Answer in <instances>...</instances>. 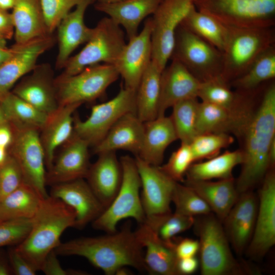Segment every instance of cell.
I'll list each match as a JSON object with an SVG mask.
<instances>
[{
  "instance_id": "8fae6325",
  "label": "cell",
  "mask_w": 275,
  "mask_h": 275,
  "mask_svg": "<svg viewBox=\"0 0 275 275\" xmlns=\"http://www.w3.org/2000/svg\"><path fill=\"white\" fill-rule=\"evenodd\" d=\"M195 0H161L151 17L152 62L162 72L170 60L177 30Z\"/></svg>"
},
{
  "instance_id": "836d02e7",
  "label": "cell",
  "mask_w": 275,
  "mask_h": 275,
  "mask_svg": "<svg viewBox=\"0 0 275 275\" xmlns=\"http://www.w3.org/2000/svg\"><path fill=\"white\" fill-rule=\"evenodd\" d=\"M42 198L30 185L23 182L0 201V223L17 219H32Z\"/></svg>"
},
{
  "instance_id": "603a6c76",
  "label": "cell",
  "mask_w": 275,
  "mask_h": 275,
  "mask_svg": "<svg viewBox=\"0 0 275 275\" xmlns=\"http://www.w3.org/2000/svg\"><path fill=\"white\" fill-rule=\"evenodd\" d=\"M170 60L161 73L158 116L181 101L198 98L201 83L180 62Z\"/></svg>"
},
{
  "instance_id": "681fc988",
  "label": "cell",
  "mask_w": 275,
  "mask_h": 275,
  "mask_svg": "<svg viewBox=\"0 0 275 275\" xmlns=\"http://www.w3.org/2000/svg\"><path fill=\"white\" fill-rule=\"evenodd\" d=\"M54 250L45 258L40 271L46 275H77L86 274L84 271L74 269H65L61 266Z\"/></svg>"
},
{
  "instance_id": "4fadbf2b",
  "label": "cell",
  "mask_w": 275,
  "mask_h": 275,
  "mask_svg": "<svg viewBox=\"0 0 275 275\" xmlns=\"http://www.w3.org/2000/svg\"><path fill=\"white\" fill-rule=\"evenodd\" d=\"M140 177L141 199L145 221L156 229L161 221L172 212L170 205L177 182L167 176L159 166L151 165L135 157Z\"/></svg>"
},
{
  "instance_id": "7402d4cb",
  "label": "cell",
  "mask_w": 275,
  "mask_h": 275,
  "mask_svg": "<svg viewBox=\"0 0 275 275\" xmlns=\"http://www.w3.org/2000/svg\"><path fill=\"white\" fill-rule=\"evenodd\" d=\"M89 146L87 142L73 133L46 172V185L52 186L85 178L91 165Z\"/></svg>"
},
{
  "instance_id": "44dd1931",
  "label": "cell",
  "mask_w": 275,
  "mask_h": 275,
  "mask_svg": "<svg viewBox=\"0 0 275 275\" xmlns=\"http://www.w3.org/2000/svg\"><path fill=\"white\" fill-rule=\"evenodd\" d=\"M49 195L60 199L74 210V228L77 229L92 223L105 209L84 178L52 185Z\"/></svg>"
},
{
  "instance_id": "cb8c5ba5",
  "label": "cell",
  "mask_w": 275,
  "mask_h": 275,
  "mask_svg": "<svg viewBox=\"0 0 275 275\" xmlns=\"http://www.w3.org/2000/svg\"><path fill=\"white\" fill-rule=\"evenodd\" d=\"M135 231L143 248L146 249L144 259L147 272L154 274L179 275L175 238L172 241L162 239L156 230L145 222L140 224Z\"/></svg>"
},
{
  "instance_id": "e575fe53",
  "label": "cell",
  "mask_w": 275,
  "mask_h": 275,
  "mask_svg": "<svg viewBox=\"0 0 275 275\" xmlns=\"http://www.w3.org/2000/svg\"><path fill=\"white\" fill-rule=\"evenodd\" d=\"M241 150L226 151L207 161L193 163L188 169L184 180H210L233 177L234 168L242 162Z\"/></svg>"
},
{
  "instance_id": "f5cc1de1",
  "label": "cell",
  "mask_w": 275,
  "mask_h": 275,
  "mask_svg": "<svg viewBox=\"0 0 275 275\" xmlns=\"http://www.w3.org/2000/svg\"><path fill=\"white\" fill-rule=\"evenodd\" d=\"M199 262L194 257L178 259L177 269L179 274H189L194 273L198 268Z\"/></svg>"
},
{
  "instance_id": "8992f818",
  "label": "cell",
  "mask_w": 275,
  "mask_h": 275,
  "mask_svg": "<svg viewBox=\"0 0 275 275\" xmlns=\"http://www.w3.org/2000/svg\"><path fill=\"white\" fill-rule=\"evenodd\" d=\"M120 161L122 179L119 191L111 204L92 223L94 229L106 233L116 232L117 224L125 218H132L139 225L145 221L140 195L141 182L135 158L125 155Z\"/></svg>"
},
{
  "instance_id": "91938a15",
  "label": "cell",
  "mask_w": 275,
  "mask_h": 275,
  "mask_svg": "<svg viewBox=\"0 0 275 275\" xmlns=\"http://www.w3.org/2000/svg\"><path fill=\"white\" fill-rule=\"evenodd\" d=\"M7 120L5 118V115L4 114L1 103H0V125L3 123L6 122Z\"/></svg>"
},
{
  "instance_id": "484cf974",
  "label": "cell",
  "mask_w": 275,
  "mask_h": 275,
  "mask_svg": "<svg viewBox=\"0 0 275 275\" xmlns=\"http://www.w3.org/2000/svg\"><path fill=\"white\" fill-rule=\"evenodd\" d=\"M95 0H84L70 12L60 22L57 29L58 52L56 67L62 69L80 45L86 43L90 38L93 28L85 22V14L87 8Z\"/></svg>"
},
{
  "instance_id": "2e32d148",
  "label": "cell",
  "mask_w": 275,
  "mask_h": 275,
  "mask_svg": "<svg viewBox=\"0 0 275 275\" xmlns=\"http://www.w3.org/2000/svg\"><path fill=\"white\" fill-rule=\"evenodd\" d=\"M253 234L246 249L248 256L260 260L275 244V173L269 170L262 181Z\"/></svg>"
},
{
  "instance_id": "f35d334b",
  "label": "cell",
  "mask_w": 275,
  "mask_h": 275,
  "mask_svg": "<svg viewBox=\"0 0 275 275\" xmlns=\"http://www.w3.org/2000/svg\"><path fill=\"white\" fill-rule=\"evenodd\" d=\"M249 91H233L221 77L201 82L198 98L202 101L226 108H235L246 99Z\"/></svg>"
},
{
  "instance_id": "c3c4849f",
  "label": "cell",
  "mask_w": 275,
  "mask_h": 275,
  "mask_svg": "<svg viewBox=\"0 0 275 275\" xmlns=\"http://www.w3.org/2000/svg\"><path fill=\"white\" fill-rule=\"evenodd\" d=\"M8 257L13 274L35 275L37 270L17 251L15 246L7 250Z\"/></svg>"
},
{
  "instance_id": "7a4b0ae2",
  "label": "cell",
  "mask_w": 275,
  "mask_h": 275,
  "mask_svg": "<svg viewBox=\"0 0 275 275\" xmlns=\"http://www.w3.org/2000/svg\"><path fill=\"white\" fill-rule=\"evenodd\" d=\"M241 138L243 159L241 172L235 181L239 195L253 190L269 170L268 154L275 139V85L272 82L262 92Z\"/></svg>"
},
{
  "instance_id": "d4e9b609",
  "label": "cell",
  "mask_w": 275,
  "mask_h": 275,
  "mask_svg": "<svg viewBox=\"0 0 275 275\" xmlns=\"http://www.w3.org/2000/svg\"><path fill=\"white\" fill-rule=\"evenodd\" d=\"M98 155L97 160L90 165L85 178L105 209L119 191L122 182V170L116 151L105 152Z\"/></svg>"
},
{
  "instance_id": "d590c367",
  "label": "cell",
  "mask_w": 275,
  "mask_h": 275,
  "mask_svg": "<svg viewBox=\"0 0 275 275\" xmlns=\"http://www.w3.org/2000/svg\"><path fill=\"white\" fill-rule=\"evenodd\" d=\"M0 103L7 121L13 128L40 131L48 116L11 91L0 99Z\"/></svg>"
},
{
  "instance_id": "8d00e7d4",
  "label": "cell",
  "mask_w": 275,
  "mask_h": 275,
  "mask_svg": "<svg viewBox=\"0 0 275 275\" xmlns=\"http://www.w3.org/2000/svg\"><path fill=\"white\" fill-rule=\"evenodd\" d=\"M222 52L229 36V28L213 16L195 7L180 24Z\"/></svg>"
},
{
  "instance_id": "7dc6e473",
  "label": "cell",
  "mask_w": 275,
  "mask_h": 275,
  "mask_svg": "<svg viewBox=\"0 0 275 275\" xmlns=\"http://www.w3.org/2000/svg\"><path fill=\"white\" fill-rule=\"evenodd\" d=\"M23 182L18 164L8 153L6 160L0 166V201L18 188Z\"/></svg>"
},
{
  "instance_id": "ffe728a7",
  "label": "cell",
  "mask_w": 275,
  "mask_h": 275,
  "mask_svg": "<svg viewBox=\"0 0 275 275\" xmlns=\"http://www.w3.org/2000/svg\"><path fill=\"white\" fill-rule=\"evenodd\" d=\"M258 207V197L249 190L238 199L222 222L230 245L239 255L245 252L252 237Z\"/></svg>"
},
{
  "instance_id": "1f68e13d",
  "label": "cell",
  "mask_w": 275,
  "mask_h": 275,
  "mask_svg": "<svg viewBox=\"0 0 275 275\" xmlns=\"http://www.w3.org/2000/svg\"><path fill=\"white\" fill-rule=\"evenodd\" d=\"M15 43H22L50 34L39 0H16L11 13Z\"/></svg>"
},
{
  "instance_id": "6f0895ef",
  "label": "cell",
  "mask_w": 275,
  "mask_h": 275,
  "mask_svg": "<svg viewBox=\"0 0 275 275\" xmlns=\"http://www.w3.org/2000/svg\"><path fill=\"white\" fill-rule=\"evenodd\" d=\"M16 1V0H0V9L6 11L12 9Z\"/></svg>"
},
{
  "instance_id": "9a60e30c",
  "label": "cell",
  "mask_w": 275,
  "mask_h": 275,
  "mask_svg": "<svg viewBox=\"0 0 275 275\" xmlns=\"http://www.w3.org/2000/svg\"><path fill=\"white\" fill-rule=\"evenodd\" d=\"M259 89L250 92L239 106L226 108L205 102H199L197 135L207 133L233 134L241 139L255 109Z\"/></svg>"
},
{
  "instance_id": "d6a6232c",
  "label": "cell",
  "mask_w": 275,
  "mask_h": 275,
  "mask_svg": "<svg viewBox=\"0 0 275 275\" xmlns=\"http://www.w3.org/2000/svg\"><path fill=\"white\" fill-rule=\"evenodd\" d=\"M162 71L152 62L135 91V112L143 122L158 116Z\"/></svg>"
},
{
  "instance_id": "680465c9",
  "label": "cell",
  "mask_w": 275,
  "mask_h": 275,
  "mask_svg": "<svg viewBox=\"0 0 275 275\" xmlns=\"http://www.w3.org/2000/svg\"><path fill=\"white\" fill-rule=\"evenodd\" d=\"M8 155V149L0 145V166L4 163Z\"/></svg>"
},
{
  "instance_id": "d6986e66",
  "label": "cell",
  "mask_w": 275,
  "mask_h": 275,
  "mask_svg": "<svg viewBox=\"0 0 275 275\" xmlns=\"http://www.w3.org/2000/svg\"><path fill=\"white\" fill-rule=\"evenodd\" d=\"M55 80L53 70L49 64H37L18 81L11 92L49 115L59 106Z\"/></svg>"
},
{
  "instance_id": "db71d44e",
  "label": "cell",
  "mask_w": 275,
  "mask_h": 275,
  "mask_svg": "<svg viewBox=\"0 0 275 275\" xmlns=\"http://www.w3.org/2000/svg\"><path fill=\"white\" fill-rule=\"evenodd\" d=\"M14 136L13 129L11 125L5 122L0 125V145L7 149L12 143Z\"/></svg>"
},
{
  "instance_id": "ba28073f",
  "label": "cell",
  "mask_w": 275,
  "mask_h": 275,
  "mask_svg": "<svg viewBox=\"0 0 275 275\" xmlns=\"http://www.w3.org/2000/svg\"><path fill=\"white\" fill-rule=\"evenodd\" d=\"M195 8L228 26L274 27L275 0H195Z\"/></svg>"
},
{
  "instance_id": "6da1fadb",
  "label": "cell",
  "mask_w": 275,
  "mask_h": 275,
  "mask_svg": "<svg viewBox=\"0 0 275 275\" xmlns=\"http://www.w3.org/2000/svg\"><path fill=\"white\" fill-rule=\"evenodd\" d=\"M143 249L129 222L115 233L61 242L54 251L58 256L85 258L105 274L113 275L120 268L127 266L147 272Z\"/></svg>"
},
{
  "instance_id": "816d5d0a",
  "label": "cell",
  "mask_w": 275,
  "mask_h": 275,
  "mask_svg": "<svg viewBox=\"0 0 275 275\" xmlns=\"http://www.w3.org/2000/svg\"><path fill=\"white\" fill-rule=\"evenodd\" d=\"M14 34V28L11 13L0 9V38L6 40L11 39Z\"/></svg>"
},
{
  "instance_id": "ab89813d",
  "label": "cell",
  "mask_w": 275,
  "mask_h": 275,
  "mask_svg": "<svg viewBox=\"0 0 275 275\" xmlns=\"http://www.w3.org/2000/svg\"><path fill=\"white\" fill-rule=\"evenodd\" d=\"M199 102L198 98L181 101L172 107L170 116L178 140L181 143L189 144L197 135V123Z\"/></svg>"
},
{
  "instance_id": "f1b7e54d",
  "label": "cell",
  "mask_w": 275,
  "mask_h": 275,
  "mask_svg": "<svg viewBox=\"0 0 275 275\" xmlns=\"http://www.w3.org/2000/svg\"><path fill=\"white\" fill-rule=\"evenodd\" d=\"M161 0H122L115 2H98L96 9L108 15L122 27L128 39L138 34L141 22L155 11Z\"/></svg>"
},
{
  "instance_id": "5bb4252c",
  "label": "cell",
  "mask_w": 275,
  "mask_h": 275,
  "mask_svg": "<svg viewBox=\"0 0 275 275\" xmlns=\"http://www.w3.org/2000/svg\"><path fill=\"white\" fill-rule=\"evenodd\" d=\"M12 128L14 136L8 153L18 164L24 182L45 198L49 195L46 189L45 155L40 131L32 128Z\"/></svg>"
},
{
  "instance_id": "f6af8a7d",
  "label": "cell",
  "mask_w": 275,
  "mask_h": 275,
  "mask_svg": "<svg viewBox=\"0 0 275 275\" xmlns=\"http://www.w3.org/2000/svg\"><path fill=\"white\" fill-rule=\"evenodd\" d=\"M195 221V217L185 215L175 211L164 217L154 230L162 239L172 241L177 235L193 226Z\"/></svg>"
},
{
  "instance_id": "ac0fdd59",
  "label": "cell",
  "mask_w": 275,
  "mask_h": 275,
  "mask_svg": "<svg viewBox=\"0 0 275 275\" xmlns=\"http://www.w3.org/2000/svg\"><path fill=\"white\" fill-rule=\"evenodd\" d=\"M56 40L49 34L12 46V55L0 66V99L35 67L40 56L52 47Z\"/></svg>"
},
{
  "instance_id": "277c9868",
  "label": "cell",
  "mask_w": 275,
  "mask_h": 275,
  "mask_svg": "<svg viewBox=\"0 0 275 275\" xmlns=\"http://www.w3.org/2000/svg\"><path fill=\"white\" fill-rule=\"evenodd\" d=\"M194 227L199 237V252L203 275H245L258 269L233 255L222 222L212 212L198 216Z\"/></svg>"
},
{
  "instance_id": "f546056e",
  "label": "cell",
  "mask_w": 275,
  "mask_h": 275,
  "mask_svg": "<svg viewBox=\"0 0 275 275\" xmlns=\"http://www.w3.org/2000/svg\"><path fill=\"white\" fill-rule=\"evenodd\" d=\"M178 140L170 117L164 115L144 123V135L139 155L145 162L154 166H161L167 147Z\"/></svg>"
},
{
  "instance_id": "74e56055",
  "label": "cell",
  "mask_w": 275,
  "mask_h": 275,
  "mask_svg": "<svg viewBox=\"0 0 275 275\" xmlns=\"http://www.w3.org/2000/svg\"><path fill=\"white\" fill-rule=\"evenodd\" d=\"M275 77V45L260 54L247 71L231 82L236 90L251 91Z\"/></svg>"
},
{
  "instance_id": "bcb514c9",
  "label": "cell",
  "mask_w": 275,
  "mask_h": 275,
  "mask_svg": "<svg viewBox=\"0 0 275 275\" xmlns=\"http://www.w3.org/2000/svg\"><path fill=\"white\" fill-rule=\"evenodd\" d=\"M32 226V219H17L0 223V248L16 246L26 237Z\"/></svg>"
},
{
  "instance_id": "7c38bea8",
  "label": "cell",
  "mask_w": 275,
  "mask_h": 275,
  "mask_svg": "<svg viewBox=\"0 0 275 275\" xmlns=\"http://www.w3.org/2000/svg\"><path fill=\"white\" fill-rule=\"evenodd\" d=\"M135 112V91L122 86L111 100L92 107L85 120L74 115L73 133L94 147L105 137L112 127L124 115Z\"/></svg>"
},
{
  "instance_id": "94428289",
  "label": "cell",
  "mask_w": 275,
  "mask_h": 275,
  "mask_svg": "<svg viewBox=\"0 0 275 275\" xmlns=\"http://www.w3.org/2000/svg\"><path fill=\"white\" fill-rule=\"evenodd\" d=\"M119 1H122V0H98V2H104V3H111V2H117Z\"/></svg>"
},
{
  "instance_id": "52a82bcc",
  "label": "cell",
  "mask_w": 275,
  "mask_h": 275,
  "mask_svg": "<svg viewBox=\"0 0 275 275\" xmlns=\"http://www.w3.org/2000/svg\"><path fill=\"white\" fill-rule=\"evenodd\" d=\"M126 44L121 27L108 17L100 20L93 28L85 46L65 64L61 76H70L98 64L114 65Z\"/></svg>"
},
{
  "instance_id": "e0dca14e",
  "label": "cell",
  "mask_w": 275,
  "mask_h": 275,
  "mask_svg": "<svg viewBox=\"0 0 275 275\" xmlns=\"http://www.w3.org/2000/svg\"><path fill=\"white\" fill-rule=\"evenodd\" d=\"M151 18L146 20L142 31L126 43L114 66L126 88L136 90L144 72L152 61Z\"/></svg>"
},
{
  "instance_id": "b9f144b4",
  "label": "cell",
  "mask_w": 275,
  "mask_h": 275,
  "mask_svg": "<svg viewBox=\"0 0 275 275\" xmlns=\"http://www.w3.org/2000/svg\"><path fill=\"white\" fill-rule=\"evenodd\" d=\"M233 137L225 133H207L196 135L189 143L194 161L211 158L234 142Z\"/></svg>"
},
{
  "instance_id": "5b68a950",
  "label": "cell",
  "mask_w": 275,
  "mask_h": 275,
  "mask_svg": "<svg viewBox=\"0 0 275 275\" xmlns=\"http://www.w3.org/2000/svg\"><path fill=\"white\" fill-rule=\"evenodd\" d=\"M228 28L221 77L230 85L244 73L260 54L275 45V31L274 27Z\"/></svg>"
},
{
  "instance_id": "f907efd6",
  "label": "cell",
  "mask_w": 275,
  "mask_h": 275,
  "mask_svg": "<svg viewBox=\"0 0 275 275\" xmlns=\"http://www.w3.org/2000/svg\"><path fill=\"white\" fill-rule=\"evenodd\" d=\"M175 251L178 259L194 257L198 253V240L185 238L175 241Z\"/></svg>"
},
{
  "instance_id": "60d3db41",
  "label": "cell",
  "mask_w": 275,
  "mask_h": 275,
  "mask_svg": "<svg viewBox=\"0 0 275 275\" xmlns=\"http://www.w3.org/2000/svg\"><path fill=\"white\" fill-rule=\"evenodd\" d=\"M172 202L175 207V212L187 216L206 215L212 212L209 206L202 198L188 186L176 182Z\"/></svg>"
},
{
  "instance_id": "9c48e42d",
  "label": "cell",
  "mask_w": 275,
  "mask_h": 275,
  "mask_svg": "<svg viewBox=\"0 0 275 275\" xmlns=\"http://www.w3.org/2000/svg\"><path fill=\"white\" fill-rule=\"evenodd\" d=\"M119 76L113 65L104 63L89 66L74 75H60L55 80L59 104H82L92 101L101 96Z\"/></svg>"
},
{
  "instance_id": "4dcf8cb0",
  "label": "cell",
  "mask_w": 275,
  "mask_h": 275,
  "mask_svg": "<svg viewBox=\"0 0 275 275\" xmlns=\"http://www.w3.org/2000/svg\"><path fill=\"white\" fill-rule=\"evenodd\" d=\"M183 183L202 198L222 222L239 196L233 177L217 181L184 180Z\"/></svg>"
},
{
  "instance_id": "30bf717a",
  "label": "cell",
  "mask_w": 275,
  "mask_h": 275,
  "mask_svg": "<svg viewBox=\"0 0 275 275\" xmlns=\"http://www.w3.org/2000/svg\"><path fill=\"white\" fill-rule=\"evenodd\" d=\"M180 62L201 82L221 76L223 52L181 25L171 59Z\"/></svg>"
},
{
  "instance_id": "7bdbcfd3",
  "label": "cell",
  "mask_w": 275,
  "mask_h": 275,
  "mask_svg": "<svg viewBox=\"0 0 275 275\" xmlns=\"http://www.w3.org/2000/svg\"><path fill=\"white\" fill-rule=\"evenodd\" d=\"M195 162L189 144L181 143L180 146L171 155L168 161L160 169L177 182H183L186 173Z\"/></svg>"
},
{
  "instance_id": "3957f363",
  "label": "cell",
  "mask_w": 275,
  "mask_h": 275,
  "mask_svg": "<svg viewBox=\"0 0 275 275\" xmlns=\"http://www.w3.org/2000/svg\"><path fill=\"white\" fill-rule=\"evenodd\" d=\"M74 210L60 199L48 196L44 198L25 238L15 246L17 251L37 270H40L46 256L61 243L62 234L74 227Z\"/></svg>"
},
{
  "instance_id": "9f6ffc18",
  "label": "cell",
  "mask_w": 275,
  "mask_h": 275,
  "mask_svg": "<svg viewBox=\"0 0 275 275\" xmlns=\"http://www.w3.org/2000/svg\"><path fill=\"white\" fill-rule=\"evenodd\" d=\"M13 51V47H8L6 40L0 38V66L12 55Z\"/></svg>"
},
{
  "instance_id": "11a10c76",
  "label": "cell",
  "mask_w": 275,
  "mask_h": 275,
  "mask_svg": "<svg viewBox=\"0 0 275 275\" xmlns=\"http://www.w3.org/2000/svg\"><path fill=\"white\" fill-rule=\"evenodd\" d=\"M13 274L9 263L7 251L0 248V275Z\"/></svg>"
},
{
  "instance_id": "83f0119b",
  "label": "cell",
  "mask_w": 275,
  "mask_h": 275,
  "mask_svg": "<svg viewBox=\"0 0 275 275\" xmlns=\"http://www.w3.org/2000/svg\"><path fill=\"white\" fill-rule=\"evenodd\" d=\"M81 104L59 105L48 115L40 130V138L45 155L47 170L52 165L58 147L66 143L73 135L74 113Z\"/></svg>"
},
{
  "instance_id": "ee69618b",
  "label": "cell",
  "mask_w": 275,
  "mask_h": 275,
  "mask_svg": "<svg viewBox=\"0 0 275 275\" xmlns=\"http://www.w3.org/2000/svg\"><path fill=\"white\" fill-rule=\"evenodd\" d=\"M84 0H39L45 23L50 34L74 7Z\"/></svg>"
},
{
  "instance_id": "4316f807",
  "label": "cell",
  "mask_w": 275,
  "mask_h": 275,
  "mask_svg": "<svg viewBox=\"0 0 275 275\" xmlns=\"http://www.w3.org/2000/svg\"><path fill=\"white\" fill-rule=\"evenodd\" d=\"M144 122L135 112L122 116L112 127L102 140L94 146L96 154L107 151L122 150L139 155L143 144Z\"/></svg>"
}]
</instances>
